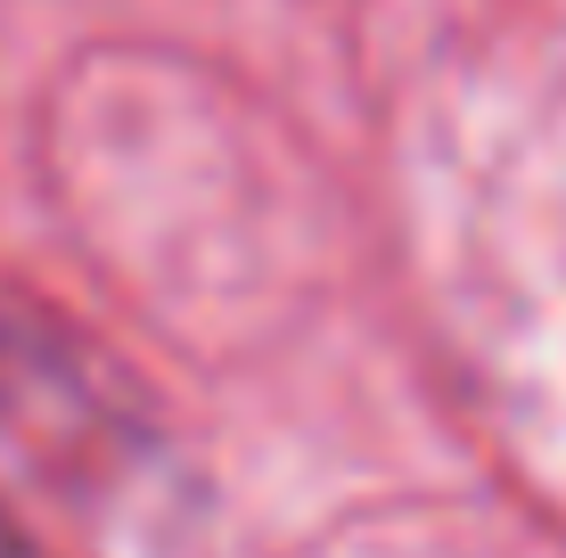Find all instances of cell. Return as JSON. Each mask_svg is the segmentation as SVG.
I'll return each mask as SVG.
<instances>
[{
	"label": "cell",
	"instance_id": "cell-1",
	"mask_svg": "<svg viewBox=\"0 0 566 558\" xmlns=\"http://www.w3.org/2000/svg\"><path fill=\"white\" fill-rule=\"evenodd\" d=\"M0 558H33V543H25V534L9 526V517H0Z\"/></svg>",
	"mask_w": 566,
	"mask_h": 558
}]
</instances>
